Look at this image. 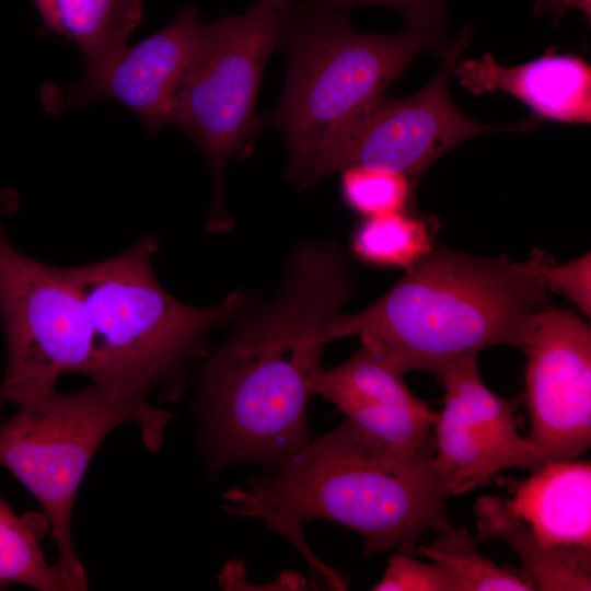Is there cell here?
<instances>
[{
    "label": "cell",
    "mask_w": 591,
    "mask_h": 591,
    "mask_svg": "<svg viewBox=\"0 0 591 591\" xmlns=\"http://www.w3.org/2000/svg\"><path fill=\"white\" fill-rule=\"evenodd\" d=\"M349 294L339 246L303 243L277 294L247 313L211 354L198 413L213 471L240 462L273 467L310 441L313 380L332 340L329 324Z\"/></svg>",
    "instance_id": "1"
},
{
    "label": "cell",
    "mask_w": 591,
    "mask_h": 591,
    "mask_svg": "<svg viewBox=\"0 0 591 591\" xmlns=\"http://www.w3.org/2000/svg\"><path fill=\"white\" fill-rule=\"evenodd\" d=\"M433 449L401 454L346 419L224 496L225 509L257 517L302 542L301 525L328 520L357 532L363 552L406 553L429 531L453 528L450 496L432 465Z\"/></svg>",
    "instance_id": "2"
},
{
    "label": "cell",
    "mask_w": 591,
    "mask_h": 591,
    "mask_svg": "<svg viewBox=\"0 0 591 591\" xmlns=\"http://www.w3.org/2000/svg\"><path fill=\"white\" fill-rule=\"evenodd\" d=\"M547 286L538 251L528 262L434 247L383 297L354 314L338 313L333 339L357 336L393 370L432 373L495 345L523 347Z\"/></svg>",
    "instance_id": "3"
},
{
    "label": "cell",
    "mask_w": 591,
    "mask_h": 591,
    "mask_svg": "<svg viewBox=\"0 0 591 591\" xmlns=\"http://www.w3.org/2000/svg\"><path fill=\"white\" fill-rule=\"evenodd\" d=\"M452 42L440 31L407 25L393 34L355 30L348 11H325L297 0L278 48L287 57L282 95L265 118L285 139L287 176L305 189L309 177L345 126L385 93L409 62Z\"/></svg>",
    "instance_id": "4"
},
{
    "label": "cell",
    "mask_w": 591,
    "mask_h": 591,
    "mask_svg": "<svg viewBox=\"0 0 591 591\" xmlns=\"http://www.w3.org/2000/svg\"><path fill=\"white\" fill-rule=\"evenodd\" d=\"M158 246V237L146 234L113 257L65 267L91 327L85 375L115 394L147 397L155 387L167 394L206 335L237 315L243 304L236 291L207 308L175 299L155 278Z\"/></svg>",
    "instance_id": "5"
},
{
    "label": "cell",
    "mask_w": 591,
    "mask_h": 591,
    "mask_svg": "<svg viewBox=\"0 0 591 591\" xmlns=\"http://www.w3.org/2000/svg\"><path fill=\"white\" fill-rule=\"evenodd\" d=\"M0 415V466L35 497L58 547L54 565L71 591L86 590L71 532L73 503L86 468L105 437L126 421L138 424L144 445L161 448L172 415L146 396L119 395L95 385L63 394L56 390Z\"/></svg>",
    "instance_id": "6"
},
{
    "label": "cell",
    "mask_w": 591,
    "mask_h": 591,
    "mask_svg": "<svg viewBox=\"0 0 591 591\" xmlns=\"http://www.w3.org/2000/svg\"><path fill=\"white\" fill-rule=\"evenodd\" d=\"M297 0H257L246 12L205 23L198 54L177 94L174 124L204 151L212 179L209 231H224L223 174L233 155L252 151L263 126L256 99Z\"/></svg>",
    "instance_id": "7"
},
{
    "label": "cell",
    "mask_w": 591,
    "mask_h": 591,
    "mask_svg": "<svg viewBox=\"0 0 591 591\" xmlns=\"http://www.w3.org/2000/svg\"><path fill=\"white\" fill-rule=\"evenodd\" d=\"M0 199V320L7 366L0 412L56 390L67 373L88 371L91 327L82 299L65 271L35 260L9 239Z\"/></svg>",
    "instance_id": "8"
},
{
    "label": "cell",
    "mask_w": 591,
    "mask_h": 591,
    "mask_svg": "<svg viewBox=\"0 0 591 591\" xmlns=\"http://www.w3.org/2000/svg\"><path fill=\"white\" fill-rule=\"evenodd\" d=\"M465 26L443 56L434 78L415 94L398 99L385 93L345 126L314 166L306 188L350 166L382 167L417 182L441 155L470 138L497 131H532L540 118L489 125L465 116L453 102L449 78L472 39Z\"/></svg>",
    "instance_id": "9"
},
{
    "label": "cell",
    "mask_w": 591,
    "mask_h": 591,
    "mask_svg": "<svg viewBox=\"0 0 591 591\" xmlns=\"http://www.w3.org/2000/svg\"><path fill=\"white\" fill-rule=\"evenodd\" d=\"M522 348L528 440L541 466L573 460L591 444L590 327L572 312L546 306Z\"/></svg>",
    "instance_id": "10"
},
{
    "label": "cell",
    "mask_w": 591,
    "mask_h": 591,
    "mask_svg": "<svg viewBox=\"0 0 591 591\" xmlns=\"http://www.w3.org/2000/svg\"><path fill=\"white\" fill-rule=\"evenodd\" d=\"M438 381L445 394L433 424L432 465L450 495L478 488L506 468L541 467L536 450L518 432L515 402L484 384L476 355L448 366Z\"/></svg>",
    "instance_id": "11"
},
{
    "label": "cell",
    "mask_w": 591,
    "mask_h": 591,
    "mask_svg": "<svg viewBox=\"0 0 591 591\" xmlns=\"http://www.w3.org/2000/svg\"><path fill=\"white\" fill-rule=\"evenodd\" d=\"M205 23L195 7L184 8L165 27L108 59L85 67L67 86L47 85L42 94L49 113L116 101L132 111L149 135L174 124L177 94L201 45Z\"/></svg>",
    "instance_id": "12"
},
{
    "label": "cell",
    "mask_w": 591,
    "mask_h": 591,
    "mask_svg": "<svg viewBox=\"0 0 591 591\" xmlns=\"http://www.w3.org/2000/svg\"><path fill=\"white\" fill-rule=\"evenodd\" d=\"M313 390L361 430L401 454L433 449L430 429L437 414L409 391L402 373L363 346L341 364L321 368Z\"/></svg>",
    "instance_id": "13"
},
{
    "label": "cell",
    "mask_w": 591,
    "mask_h": 591,
    "mask_svg": "<svg viewBox=\"0 0 591 591\" xmlns=\"http://www.w3.org/2000/svg\"><path fill=\"white\" fill-rule=\"evenodd\" d=\"M454 74L473 95L505 92L543 119L590 124L591 67L580 56L556 53L551 47L529 62L506 67L493 54L457 60Z\"/></svg>",
    "instance_id": "14"
},
{
    "label": "cell",
    "mask_w": 591,
    "mask_h": 591,
    "mask_svg": "<svg viewBox=\"0 0 591 591\" xmlns=\"http://www.w3.org/2000/svg\"><path fill=\"white\" fill-rule=\"evenodd\" d=\"M510 508L544 546L591 566V465L549 462L525 479H508Z\"/></svg>",
    "instance_id": "15"
},
{
    "label": "cell",
    "mask_w": 591,
    "mask_h": 591,
    "mask_svg": "<svg viewBox=\"0 0 591 591\" xmlns=\"http://www.w3.org/2000/svg\"><path fill=\"white\" fill-rule=\"evenodd\" d=\"M474 512L477 518L475 540L502 541L521 559V571L533 590H591V566L553 551L538 542L529 525L510 508L507 498L480 496Z\"/></svg>",
    "instance_id": "16"
},
{
    "label": "cell",
    "mask_w": 591,
    "mask_h": 591,
    "mask_svg": "<svg viewBox=\"0 0 591 591\" xmlns=\"http://www.w3.org/2000/svg\"><path fill=\"white\" fill-rule=\"evenodd\" d=\"M44 24L81 50L85 67L126 47L142 19L141 0H33Z\"/></svg>",
    "instance_id": "17"
},
{
    "label": "cell",
    "mask_w": 591,
    "mask_h": 591,
    "mask_svg": "<svg viewBox=\"0 0 591 591\" xmlns=\"http://www.w3.org/2000/svg\"><path fill=\"white\" fill-rule=\"evenodd\" d=\"M50 530L45 515L18 517L0 497V588L11 583L39 591H71L62 575L45 560L40 540Z\"/></svg>",
    "instance_id": "18"
},
{
    "label": "cell",
    "mask_w": 591,
    "mask_h": 591,
    "mask_svg": "<svg viewBox=\"0 0 591 591\" xmlns=\"http://www.w3.org/2000/svg\"><path fill=\"white\" fill-rule=\"evenodd\" d=\"M477 541L464 525L452 528L428 545L416 544L404 554L430 559L450 576L453 591H533L521 570L499 567L483 557Z\"/></svg>",
    "instance_id": "19"
},
{
    "label": "cell",
    "mask_w": 591,
    "mask_h": 591,
    "mask_svg": "<svg viewBox=\"0 0 591 591\" xmlns=\"http://www.w3.org/2000/svg\"><path fill=\"white\" fill-rule=\"evenodd\" d=\"M432 248L428 223L405 210L366 218L351 237L359 259L406 270Z\"/></svg>",
    "instance_id": "20"
},
{
    "label": "cell",
    "mask_w": 591,
    "mask_h": 591,
    "mask_svg": "<svg viewBox=\"0 0 591 591\" xmlns=\"http://www.w3.org/2000/svg\"><path fill=\"white\" fill-rule=\"evenodd\" d=\"M340 188L349 208L369 218L404 210L414 183L399 172L357 165L341 171Z\"/></svg>",
    "instance_id": "21"
},
{
    "label": "cell",
    "mask_w": 591,
    "mask_h": 591,
    "mask_svg": "<svg viewBox=\"0 0 591 591\" xmlns=\"http://www.w3.org/2000/svg\"><path fill=\"white\" fill-rule=\"evenodd\" d=\"M375 591H453L448 572L437 563H425L416 556L397 553L389 558Z\"/></svg>",
    "instance_id": "22"
},
{
    "label": "cell",
    "mask_w": 591,
    "mask_h": 591,
    "mask_svg": "<svg viewBox=\"0 0 591 591\" xmlns=\"http://www.w3.org/2000/svg\"><path fill=\"white\" fill-rule=\"evenodd\" d=\"M540 270L547 288L567 296L578 308L590 315L591 312V258L590 253L557 265L538 252Z\"/></svg>",
    "instance_id": "23"
},
{
    "label": "cell",
    "mask_w": 591,
    "mask_h": 591,
    "mask_svg": "<svg viewBox=\"0 0 591 591\" xmlns=\"http://www.w3.org/2000/svg\"><path fill=\"white\" fill-rule=\"evenodd\" d=\"M304 2L325 11L348 12L357 5H382L399 11L410 26L441 31L447 24L445 0H304Z\"/></svg>",
    "instance_id": "24"
},
{
    "label": "cell",
    "mask_w": 591,
    "mask_h": 591,
    "mask_svg": "<svg viewBox=\"0 0 591 591\" xmlns=\"http://www.w3.org/2000/svg\"><path fill=\"white\" fill-rule=\"evenodd\" d=\"M568 9L580 10L590 22L591 0H536L533 7V11L536 14H553L555 22H557Z\"/></svg>",
    "instance_id": "25"
}]
</instances>
